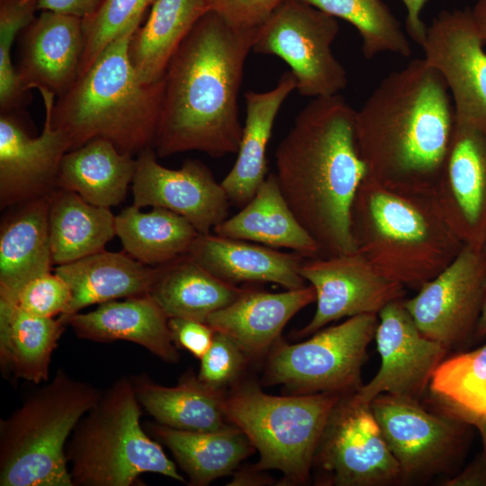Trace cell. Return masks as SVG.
<instances>
[{"instance_id":"19","label":"cell","mask_w":486,"mask_h":486,"mask_svg":"<svg viewBox=\"0 0 486 486\" xmlns=\"http://www.w3.org/2000/svg\"><path fill=\"white\" fill-rule=\"evenodd\" d=\"M420 47L425 61L444 79L454 113L486 119V46L471 10L439 13Z\"/></svg>"},{"instance_id":"41","label":"cell","mask_w":486,"mask_h":486,"mask_svg":"<svg viewBox=\"0 0 486 486\" xmlns=\"http://www.w3.org/2000/svg\"><path fill=\"white\" fill-rule=\"evenodd\" d=\"M71 300L68 284L55 271H50L26 284L14 302L31 314L54 318L67 313Z\"/></svg>"},{"instance_id":"39","label":"cell","mask_w":486,"mask_h":486,"mask_svg":"<svg viewBox=\"0 0 486 486\" xmlns=\"http://www.w3.org/2000/svg\"><path fill=\"white\" fill-rule=\"evenodd\" d=\"M39 0H0V109L1 113L17 110L26 98L11 50L14 41L35 18Z\"/></svg>"},{"instance_id":"21","label":"cell","mask_w":486,"mask_h":486,"mask_svg":"<svg viewBox=\"0 0 486 486\" xmlns=\"http://www.w3.org/2000/svg\"><path fill=\"white\" fill-rule=\"evenodd\" d=\"M315 301L310 284L281 292L247 288L232 303L210 315L206 323L231 338L249 360H257L270 352L288 321Z\"/></svg>"},{"instance_id":"42","label":"cell","mask_w":486,"mask_h":486,"mask_svg":"<svg viewBox=\"0 0 486 486\" xmlns=\"http://www.w3.org/2000/svg\"><path fill=\"white\" fill-rule=\"evenodd\" d=\"M211 11L232 27L257 29L284 0H206Z\"/></svg>"},{"instance_id":"17","label":"cell","mask_w":486,"mask_h":486,"mask_svg":"<svg viewBox=\"0 0 486 486\" xmlns=\"http://www.w3.org/2000/svg\"><path fill=\"white\" fill-rule=\"evenodd\" d=\"M45 118L41 133L31 137L13 112L0 116V207L49 195L58 189L63 157L70 150L66 134L55 127L51 112L56 95L40 90Z\"/></svg>"},{"instance_id":"37","label":"cell","mask_w":486,"mask_h":486,"mask_svg":"<svg viewBox=\"0 0 486 486\" xmlns=\"http://www.w3.org/2000/svg\"><path fill=\"white\" fill-rule=\"evenodd\" d=\"M428 387L442 410L486 413V345L445 359Z\"/></svg>"},{"instance_id":"11","label":"cell","mask_w":486,"mask_h":486,"mask_svg":"<svg viewBox=\"0 0 486 486\" xmlns=\"http://www.w3.org/2000/svg\"><path fill=\"white\" fill-rule=\"evenodd\" d=\"M322 482L336 486H382L402 482L370 404L341 397L317 447L313 466Z\"/></svg>"},{"instance_id":"18","label":"cell","mask_w":486,"mask_h":486,"mask_svg":"<svg viewBox=\"0 0 486 486\" xmlns=\"http://www.w3.org/2000/svg\"><path fill=\"white\" fill-rule=\"evenodd\" d=\"M158 158L152 148L138 154L132 205L169 210L186 219L200 234L210 233L228 218L231 202L205 164L186 159L173 169L160 165Z\"/></svg>"},{"instance_id":"44","label":"cell","mask_w":486,"mask_h":486,"mask_svg":"<svg viewBox=\"0 0 486 486\" xmlns=\"http://www.w3.org/2000/svg\"><path fill=\"white\" fill-rule=\"evenodd\" d=\"M103 0H39V11H51L86 18L93 14Z\"/></svg>"},{"instance_id":"10","label":"cell","mask_w":486,"mask_h":486,"mask_svg":"<svg viewBox=\"0 0 486 486\" xmlns=\"http://www.w3.org/2000/svg\"><path fill=\"white\" fill-rule=\"evenodd\" d=\"M338 32L337 18L300 0H284L256 29L252 51L283 59L302 96L339 94L348 80L331 49Z\"/></svg>"},{"instance_id":"20","label":"cell","mask_w":486,"mask_h":486,"mask_svg":"<svg viewBox=\"0 0 486 486\" xmlns=\"http://www.w3.org/2000/svg\"><path fill=\"white\" fill-rule=\"evenodd\" d=\"M15 67L22 88L46 90L58 97L78 76L84 50L82 19L40 11L22 32Z\"/></svg>"},{"instance_id":"14","label":"cell","mask_w":486,"mask_h":486,"mask_svg":"<svg viewBox=\"0 0 486 486\" xmlns=\"http://www.w3.org/2000/svg\"><path fill=\"white\" fill-rule=\"evenodd\" d=\"M300 273L316 293V310L296 338L314 334L328 323L364 314H377L390 302L403 299L405 287L381 274L355 251L305 258Z\"/></svg>"},{"instance_id":"29","label":"cell","mask_w":486,"mask_h":486,"mask_svg":"<svg viewBox=\"0 0 486 486\" xmlns=\"http://www.w3.org/2000/svg\"><path fill=\"white\" fill-rule=\"evenodd\" d=\"M136 169L133 155L104 139L69 150L61 161L58 189L77 194L86 202L111 208L122 202Z\"/></svg>"},{"instance_id":"25","label":"cell","mask_w":486,"mask_h":486,"mask_svg":"<svg viewBox=\"0 0 486 486\" xmlns=\"http://www.w3.org/2000/svg\"><path fill=\"white\" fill-rule=\"evenodd\" d=\"M54 193V192H53ZM52 193V194H53ZM52 194L16 205L0 230V297L15 302L22 288L53 265L49 210Z\"/></svg>"},{"instance_id":"50","label":"cell","mask_w":486,"mask_h":486,"mask_svg":"<svg viewBox=\"0 0 486 486\" xmlns=\"http://www.w3.org/2000/svg\"><path fill=\"white\" fill-rule=\"evenodd\" d=\"M475 333L479 337H482L486 335V281H485V286H484L482 306L479 320L475 328Z\"/></svg>"},{"instance_id":"23","label":"cell","mask_w":486,"mask_h":486,"mask_svg":"<svg viewBox=\"0 0 486 486\" xmlns=\"http://www.w3.org/2000/svg\"><path fill=\"white\" fill-rule=\"evenodd\" d=\"M187 255L220 279L239 283H273L286 290L306 286L300 273L305 257L257 243L215 233L198 234Z\"/></svg>"},{"instance_id":"8","label":"cell","mask_w":486,"mask_h":486,"mask_svg":"<svg viewBox=\"0 0 486 486\" xmlns=\"http://www.w3.org/2000/svg\"><path fill=\"white\" fill-rule=\"evenodd\" d=\"M342 396H275L253 382L238 383L226 392L223 411L259 453L253 468L280 471L284 485H301L309 480L320 440Z\"/></svg>"},{"instance_id":"40","label":"cell","mask_w":486,"mask_h":486,"mask_svg":"<svg viewBox=\"0 0 486 486\" xmlns=\"http://www.w3.org/2000/svg\"><path fill=\"white\" fill-rule=\"evenodd\" d=\"M200 360L198 378L223 391L227 386L235 384L249 361L231 338L219 332H214L211 346Z\"/></svg>"},{"instance_id":"12","label":"cell","mask_w":486,"mask_h":486,"mask_svg":"<svg viewBox=\"0 0 486 486\" xmlns=\"http://www.w3.org/2000/svg\"><path fill=\"white\" fill-rule=\"evenodd\" d=\"M374 339L380 356L375 375L356 392L363 404L381 394L418 401L448 347L425 336L404 305V298L387 304L378 313Z\"/></svg>"},{"instance_id":"4","label":"cell","mask_w":486,"mask_h":486,"mask_svg":"<svg viewBox=\"0 0 486 486\" xmlns=\"http://www.w3.org/2000/svg\"><path fill=\"white\" fill-rule=\"evenodd\" d=\"M351 234L356 250L381 274L417 290L441 273L464 245L434 192L390 187L367 177L353 201Z\"/></svg>"},{"instance_id":"26","label":"cell","mask_w":486,"mask_h":486,"mask_svg":"<svg viewBox=\"0 0 486 486\" xmlns=\"http://www.w3.org/2000/svg\"><path fill=\"white\" fill-rule=\"evenodd\" d=\"M160 266L145 265L125 251L105 249L79 260L57 266L55 272L68 284L72 300L66 314L113 300L147 295Z\"/></svg>"},{"instance_id":"31","label":"cell","mask_w":486,"mask_h":486,"mask_svg":"<svg viewBox=\"0 0 486 486\" xmlns=\"http://www.w3.org/2000/svg\"><path fill=\"white\" fill-rule=\"evenodd\" d=\"M148 431L168 447L194 486L232 473L254 450L247 436L233 425L216 431H189L149 423Z\"/></svg>"},{"instance_id":"32","label":"cell","mask_w":486,"mask_h":486,"mask_svg":"<svg viewBox=\"0 0 486 486\" xmlns=\"http://www.w3.org/2000/svg\"><path fill=\"white\" fill-rule=\"evenodd\" d=\"M209 11L206 0H154L146 22L129 45L130 62L143 83L163 79L175 52Z\"/></svg>"},{"instance_id":"47","label":"cell","mask_w":486,"mask_h":486,"mask_svg":"<svg viewBox=\"0 0 486 486\" xmlns=\"http://www.w3.org/2000/svg\"><path fill=\"white\" fill-rule=\"evenodd\" d=\"M442 412L461 420L464 424H471L477 428L483 445L482 459L486 462V413H472L448 410H444Z\"/></svg>"},{"instance_id":"15","label":"cell","mask_w":486,"mask_h":486,"mask_svg":"<svg viewBox=\"0 0 486 486\" xmlns=\"http://www.w3.org/2000/svg\"><path fill=\"white\" fill-rule=\"evenodd\" d=\"M434 196L464 244L486 245V119L455 114Z\"/></svg>"},{"instance_id":"30","label":"cell","mask_w":486,"mask_h":486,"mask_svg":"<svg viewBox=\"0 0 486 486\" xmlns=\"http://www.w3.org/2000/svg\"><path fill=\"white\" fill-rule=\"evenodd\" d=\"M63 317L31 314L0 297V363L18 379L38 384L49 380L53 351L64 333Z\"/></svg>"},{"instance_id":"5","label":"cell","mask_w":486,"mask_h":486,"mask_svg":"<svg viewBox=\"0 0 486 486\" xmlns=\"http://www.w3.org/2000/svg\"><path fill=\"white\" fill-rule=\"evenodd\" d=\"M131 26L112 40L90 68L54 103L51 120L70 150L104 139L128 154L152 148L157 136L164 77L143 83L129 57Z\"/></svg>"},{"instance_id":"2","label":"cell","mask_w":486,"mask_h":486,"mask_svg":"<svg viewBox=\"0 0 486 486\" xmlns=\"http://www.w3.org/2000/svg\"><path fill=\"white\" fill-rule=\"evenodd\" d=\"M356 113L340 94L312 98L275 150L278 185L320 256L356 251L351 208L366 169L356 141Z\"/></svg>"},{"instance_id":"3","label":"cell","mask_w":486,"mask_h":486,"mask_svg":"<svg viewBox=\"0 0 486 486\" xmlns=\"http://www.w3.org/2000/svg\"><path fill=\"white\" fill-rule=\"evenodd\" d=\"M454 126L448 88L424 58L386 76L356 113L365 177L386 186L433 192Z\"/></svg>"},{"instance_id":"33","label":"cell","mask_w":486,"mask_h":486,"mask_svg":"<svg viewBox=\"0 0 486 486\" xmlns=\"http://www.w3.org/2000/svg\"><path fill=\"white\" fill-rule=\"evenodd\" d=\"M246 290L220 279L185 255L161 266L148 294L168 318L206 322L210 315L232 303Z\"/></svg>"},{"instance_id":"28","label":"cell","mask_w":486,"mask_h":486,"mask_svg":"<svg viewBox=\"0 0 486 486\" xmlns=\"http://www.w3.org/2000/svg\"><path fill=\"white\" fill-rule=\"evenodd\" d=\"M130 378L141 408L159 424L189 431H216L231 425L223 411L227 392L204 383L193 371L175 386L160 385L147 374Z\"/></svg>"},{"instance_id":"27","label":"cell","mask_w":486,"mask_h":486,"mask_svg":"<svg viewBox=\"0 0 486 486\" xmlns=\"http://www.w3.org/2000/svg\"><path fill=\"white\" fill-rule=\"evenodd\" d=\"M217 235L288 248L305 258L320 256L318 243L300 223L278 185L269 174L254 197L231 217L213 229Z\"/></svg>"},{"instance_id":"24","label":"cell","mask_w":486,"mask_h":486,"mask_svg":"<svg viewBox=\"0 0 486 486\" xmlns=\"http://www.w3.org/2000/svg\"><path fill=\"white\" fill-rule=\"evenodd\" d=\"M296 90V79L286 71L272 89L245 93L246 119L237 159L220 182L230 202L245 206L266 178V148L275 118L290 94Z\"/></svg>"},{"instance_id":"7","label":"cell","mask_w":486,"mask_h":486,"mask_svg":"<svg viewBox=\"0 0 486 486\" xmlns=\"http://www.w3.org/2000/svg\"><path fill=\"white\" fill-rule=\"evenodd\" d=\"M141 409L130 378L122 377L101 392L67 445L73 486H131L147 472L185 482L141 427Z\"/></svg>"},{"instance_id":"48","label":"cell","mask_w":486,"mask_h":486,"mask_svg":"<svg viewBox=\"0 0 486 486\" xmlns=\"http://www.w3.org/2000/svg\"><path fill=\"white\" fill-rule=\"evenodd\" d=\"M260 472L255 468L240 471L234 475L231 485H246V484H264L270 482V479H266L263 474H259Z\"/></svg>"},{"instance_id":"13","label":"cell","mask_w":486,"mask_h":486,"mask_svg":"<svg viewBox=\"0 0 486 486\" xmlns=\"http://www.w3.org/2000/svg\"><path fill=\"white\" fill-rule=\"evenodd\" d=\"M486 281V245L464 244L404 305L419 330L448 348L475 331Z\"/></svg>"},{"instance_id":"6","label":"cell","mask_w":486,"mask_h":486,"mask_svg":"<svg viewBox=\"0 0 486 486\" xmlns=\"http://www.w3.org/2000/svg\"><path fill=\"white\" fill-rule=\"evenodd\" d=\"M101 391L58 369L0 420L1 486H73L68 439Z\"/></svg>"},{"instance_id":"36","label":"cell","mask_w":486,"mask_h":486,"mask_svg":"<svg viewBox=\"0 0 486 486\" xmlns=\"http://www.w3.org/2000/svg\"><path fill=\"white\" fill-rule=\"evenodd\" d=\"M352 24L362 39L366 58L391 52L411 55V47L400 23L382 0H300Z\"/></svg>"},{"instance_id":"49","label":"cell","mask_w":486,"mask_h":486,"mask_svg":"<svg viewBox=\"0 0 486 486\" xmlns=\"http://www.w3.org/2000/svg\"><path fill=\"white\" fill-rule=\"evenodd\" d=\"M471 13L479 34L486 46V0H478Z\"/></svg>"},{"instance_id":"35","label":"cell","mask_w":486,"mask_h":486,"mask_svg":"<svg viewBox=\"0 0 486 486\" xmlns=\"http://www.w3.org/2000/svg\"><path fill=\"white\" fill-rule=\"evenodd\" d=\"M198 234L186 219L164 208L141 212L131 205L116 215V236L124 251L150 266L187 255Z\"/></svg>"},{"instance_id":"9","label":"cell","mask_w":486,"mask_h":486,"mask_svg":"<svg viewBox=\"0 0 486 486\" xmlns=\"http://www.w3.org/2000/svg\"><path fill=\"white\" fill-rule=\"evenodd\" d=\"M377 324V314H364L297 344L279 339L268 354L264 383L283 385L293 394L356 392L363 385L361 369Z\"/></svg>"},{"instance_id":"22","label":"cell","mask_w":486,"mask_h":486,"mask_svg":"<svg viewBox=\"0 0 486 486\" xmlns=\"http://www.w3.org/2000/svg\"><path fill=\"white\" fill-rule=\"evenodd\" d=\"M61 316L82 339L130 341L165 362L176 363L180 359L168 327L169 318L149 294L113 300L99 304L92 311Z\"/></svg>"},{"instance_id":"1","label":"cell","mask_w":486,"mask_h":486,"mask_svg":"<svg viewBox=\"0 0 486 486\" xmlns=\"http://www.w3.org/2000/svg\"><path fill=\"white\" fill-rule=\"evenodd\" d=\"M255 30L232 27L213 11L194 24L170 59L153 148L159 158L238 152V93Z\"/></svg>"},{"instance_id":"38","label":"cell","mask_w":486,"mask_h":486,"mask_svg":"<svg viewBox=\"0 0 486 486\" xmlns=\"http://www.w3.org/2000/svg\"><path fill=\"white\" fill-rule=\"evenodd\" d=\"M154 0H103L96 11L82 19L84 50L78 76L83 75L101 52L125 30L140 26Z\"/></svg>"},{"instance_id":"46","label":"cell","mask_w":486,"mask_h":486,"mask_svg":"<svg viewBox=\"0 0 486 486\" xmlns=\"http://www.w3.org/2000/svg\"><path fill=\"white\" fill-rule=\"evenodd\" d=\"M444 484L447 486L486 485V462L482 458L481 462L446 481Z\"/></svg>"},{"instance_id":"43","label":"cell","mask_w":486,"mask_h":486,"mask_svg":"<svg viewBox=\"0 0 486 486\" xmlns=\"http://www.w3.org/2000/svg\"><path fill=\"white\" fill-rule=\"evenodd\" d=\"M174 343L201 359L212 345L214 331L206 323L186 318H169Z\"/></svg>"},{"instance_id":"16","label":"cell","mask_w":486,"mask_h":486,"mask_svg":"<svg viewBox=\"0 0 486 486\" xmlns=\"http://www.w3.org/2000/svg\"><path fill=\"white\" fill-rule=\"evenodd\" d=\"M370 407L402 481L441 472L453 461L462 438L461 420L429 412L417 400L388 394L375 397Z\"/></svg>"},{"instance_id":"34","label":"cell","mask_w":486,"mask_h":486,"mask_svg":"<svg viewBox=\"0 0 486 486\" xmlns=\"http://www.w3.org/2000/svg\"><path fill=\"white\" fill-rule=\"evenodd\" d=\"M53 264H68L104 250L116 236V215L77 194L57 189L49 210Z\"/></svg>"},{"instance_id":"45","label":"cell","mask_w":486,"mask_h":486,"mask_svg":"<svg viewBox=\"0 0 486 486\" xmlns=\"http://www.w3.org/2000/svg\"><path fill=\"white\" fill-rule=\"evenodd\" d=\"M407 11L406 29L410 38L418 45L423 41L427 27L421 20V11L428 0H400Z\"/></svg>"}]
</instances>
